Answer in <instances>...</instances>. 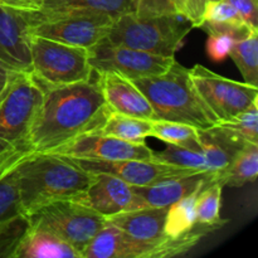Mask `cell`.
<instances>
[{
    "label": "cell",
    "instance_id": "obj_10",
    "mask_svg": "<svg viewBox=\"0 0 258 258\" xmlns=\"http://www.w3.org/2000/svg\"><path fill=\"white\" fill-rule=\"evenodd\" d=\"M113 22L115 19L106 14L68 13L30 25L29 34L64 44L91 48L107 37Z\"/></svg>",
    "mask_w": 258,
    "mask_h": 258
},
{
    "label": "cell",
    "instance_id": "obj_18",
    "mask_svg": "<svg viewBox=\"0 0 258 258\" xmlns=\"http://www.w3.org/2000/svg\"><path fill=\"white\" fill-rule=\"evenodd\" d=\"M208 180H212L208 173H196L180 178L166 179L151 185L133 186L136 198L135 209L144 207L169 208L184 197L199 190Z\"/></svg>",
    "mask_w": 258,
    "mask_h": 258
},
{
    "label": "cell",
    "instance_id": "obj_4",
    "mask_svg": "<svg viewBox=\"0 0 258 258\" xmlns=\"http://www.w3.org/2000/svg\"><path fill=\"white\" fill-rule=\"evenodd\" d=\"M133 83L150 102L154 120L188 123L198 130L218 123V118L199 96L189 70L176 60L161 75L138 78Z\"/></svg>",
    "mask_w": 258,
    "mask_h": 258
},
{
    "label": "cell",
    "instance_id": "obj_12",
    "mask_svg": "<svg viewBox=\"0 0 258 258\" xmlns=\"http://www.w3.org/2000/svg\"><path fill=\"white\" fill-rule=\"evenodd\" d=\"M49 154L75 159H95V160H151L154 150L148 144H133L112 136L103 135L101 131L85 134L66 144Z\"/></svg>",
    "mask_w": 258,
    "mask_h": 258
},
{
    "label": "cell",
    "instance_id": "obj_37",
    "mask_svg": "<svg viewBox=\"0 0 258 258\" xmlns=\"http://www.w3.org/2000/svg\"><path fill=\"white\" fill-rule=\"evenodd\" d=\"M43 2L44 0H0V5L13 8V9L37 12L42 8Z\"/></svg>",
    "mask_w": 258,
    "mask_h": 258
},
{
    "label": "cell",
    "instance_id": "obj_23",
    "mask_svg": "<svg viewBox=\"0 0 258 258\" xmlns=\"http://www.w3.org/2000/svg\"><path fill=\"white\" fill-rule=\"evenodd\" d=\"M258 175V144L248 143L246 148L233 159L226 170L219 175L218 181L223 186H239L252 183Z\"/></svg>",
    "mask_w": 258,
    "mask_h": 258
},
{
    "label": "cell",
    "instance_id": "obj_15",
    "mask_svg": "<svg viewBox=\"0 0 258 258\" xmlns=\"http://www.w3.org/2000/svg\"><path fill=\"white\" fill-rule=\"evenodd\" d=\"M198 136L212 180H218L219 175L249 143L238 133L219 122L212 127L199 128Z\"/></svg>",
    "mask_w": 258,
    "mask_h": 258
},
{
    "label": "cell",
    "instance_id": "obj_16",
    "mask_svg": "<svg viewBox=\"0 0 258 258\" xmlns=\"http://www.w3.org/2000/svg\"><path fill=\"white\" fill-rule=\"evenodd\" d=\"M160 244L139 241L106 222L83 249L82 258H158Z\"/></svg>",
    "mask_w": 258,
    "mask_h": 258
},
{
    "label": "cell",
    "instance_id": "obj_22",
    "mask_svg": "<svg viewBox=\"0 0 258 258\" xmlns=\"http://www.w3.org/2000/svg\"><path fill=\"white\" fill-rule=\"evenodd\" d=\"M151 125L153 120L134 117L111 111L101 133L127 143L144 144L146 138L150 136Z\"/></svg>",
    "mask_w": 258,
    "mask_h": 258
},
{
    "label": "cell",
    "instance_id": "obj_32",
    "mask_svg": "<svg viewBox=\"0 0 258 258\" xmlns=\"http://www.w3.org/2000/svg\"><path fill=\"white\" fill-rule=\"evenodd\" d=\"M203 22L239 23L243 20L227 0H219V2H209L207 4Z\"/></svg>",
    "mask_w": 258,
    "mask_h": 258
},
{
    "label": "cell",
    "instance_id": "obj_1",
    "mask_svg": "<svg viewBox=\"0 0 258 258\" xmlns=\"http://www.w3.org/2000/svg\"><path fill=\"white\" fill-rule=\"evenodd\" d=\"M110 113L97 77L48 88L30 133L29 155L49 154L85 134L101 131Z\"/></svg>",
    "mask_w": 258,
    "mask_h": 258
},
{
    "label": "cell",
    "instance_id": "obj_21",
    "mask_svg": "<svg viewBox=\"0 0 258 258\" xmlns=\"http://www.w3.org/2000/svg\"><path fill=\"white\" fill-rule=\"evenodd\" d=\"M14 258H82L80 252L55 234L30 228L18 247Z\"/></svg>",
    "mask_w": 258,
    "mask_h": 258
},
{
    "label": "cell",
    "instance_id": "obj_3",
    "mask_svg": "<svg viewBox=\"0 0 258 258\" xmlns=\"http://www.w3.org/2000/svg\"><path fill=\"white\" fill-rule=\"evenodd\" d=\"M44 97L32 73L13 76L0 101V178L29 155V139Z\"/></svg>",
    "mask_w": 258,
    "mask_h": 258
},
{
    "label": "cell",
    "instance_id": "obj_11",
    "mask_svg": "<svg viewBox=\"0 0 258 258\" xmlns=\"http://www.w3.org/2000/svg\"><path fill=\"white\" fill-rule=\"evenodd\" d=\"M76 165L88 173H105L121 179L131 186H146L171 178L191 175L199 171L174 166L170 164L156 163L153 160H95V159L70 158Z\"/></svg>",
    "mask_w": 258,
    "mask_h": 258
},
{
    "label": "cell",
    "instance_id": "obj_9",
    "mask_svg": "<svg viewBox=\"0 0 258 258\" xmlns=\"http://www.w3.org/2000/svg\"><path fill=\"white\" fill-rule=\"evenodd\" d=\"M174 60V57L111 44L105 39L88 48V62L96 73L115 72L131 81L161 75Z\"/></svg>",
    "mask_w": 258,
    "mask_h": 258
},
{
    "label": "cell",
    "instance_id": "obj_40",
    "mask_svg": "<svg viewBox=\"0 0 258 258\" xmlns=\"http://www.w3.org/2000/svg\"><path fill=\"white\" fill-rule=\"evenodd\" d=\"M8 88V87H7ZM5 91H7V90H5ZM5 93V92H4ZM4 93H3V96H4ZM3 96H2V97H0V101H2V98H3Z\"/></svg>",
    "mask_w": 258,
    "mask_h": 258
},
{
    "label": "cell",
    "instance_id": "obj_14",
    "mask_svg": "<svg viewBox=\"0 0 258 258\" xmlns=\"http://www.w3.org/2000/svg\"><path fill=\"white\" fill-rule=\"evenodd\" d=\"M81 202L105 218L136 208L133 186L105 173H91L90 184Z\"/></svg>",
    "mask_w": 258,
    "mask_h": 258
},
{
    "label": "cell",
    "instance_id": "obj_30",
    "mask_svg": "<svg viewBox=\"0 0 258 258\" xmlns=\"http://www.w3.org/2000/svg\"><path fill=\"white\" fill-rule=\"evenodd\" d=\"M30 229L25 214L15 217L0 228V258H14L18 247Z\"/></svg>",
    "mask_w": 258,
    "mask_h": 258
},
{
    "label": "cell",
    "instance_id": "obj_24",
    "mask_svg": "<svg viewBox=\"0 0 258 258\" xmlns=\"http://www.w3.org/2000/svg\"><path fill=\"white\" fill-rule=\"evenodd\" d=\"M222 190L223 184L218 180H208L202 186L196 199L197 223L219 229L228 222L221 217Z\"/></svg>",
    "mask_w": 258,
    "mask_h": 258
},
{
    "label": "cell",
    "instance_id": "obj_5",
    "mask_svg": "<svg viewBox=\"0 0 258 258\" xmlns=\"http://www.w3.org/2000/svg\"><path fill=\"white\" fill-rule=\"evenodd\" d=\"M191 28V23L179 13L155 17L128 13L115 19L105 40L115 45L174 57L176 50L183 47Z\"/></svg>",
    "mask_w": 258,
    "mask_h": 258
},
{
    "label": "cell",
    "instance_id": "obj_13",
    "mask_svg": "<svg viewBox=\"0 0 258 258\" xmlns=\"http://www.w3.org/2000/svg\"><path fill=\"white\" fill-rule=\"evenodd\" d=\"M0 62L14 72L32 73L29 23L25 10L0 5Z\"/></svg>",
    "mask_w": 258,
    "mask_h": 258
},
{
    "label": "cell",
    "instance_id": "obj_33",
    "mask_svg": "<svg viewBox=\"0 0 258 258\" xmlns=\"http://www.w3.org/2000/svg\"><path fill=\"white\" fill-rule=\"evenodd\" d=\"M236 38L228 34H211L207 42V53L213 62L219 63L226 60L229 57Z\"/></svg>",
    "mask_w": 258,
    "mask_h": 258
},
{
    "label": "cell",
    "instance_id": "obj_39",
    "mask_svg": "<svg viewBox=\"0 0 258 258\" xmlns=\"http://www.w3.org/2000/svg\"><path fill=\"white\" fill-rule=\"evenodd\" d=\"M209 2H219V0H208V3Z\"/></svg>",
    "mask_w": 258,
    "mask_h": 258
},
{
    "label": "cell",
    "instance_id": "obj_34",
    "mask_svg": "<svg viewBox=\"0 0 258 258\" xmlns=\"http://www.w3.org/2000/svg\"><path fill=\"white\" fill-rule=\"evenodd\" d=\"M179 14L184 15L193 28H199L203 23L208 0H171Z\"/></svg>",
    "mask_w": 258,
    "mask_h": 258
},
{
    "label": "cell",
    "instance_id": "obj_38",
    "mask_svg": "<svg viewBox=\"0 0 258 258\" xmlns=\"http://www.w3.org/2000/svg\"><path fill=\"white\" fill-rule=\"evenodd\" d=\"M15 73L18 72L9 70L4 63L0 62V97H2L3 93L5 92V90H7V87L9 86L10 81H12L13 76H14Z\"/></svg>",
    "mask_w": 258,
    "mask_h": 258
},
{
    "label": "cell",
    "instance_id": "obj_7",
    "mask_svg": "<svg viewBox=\"0 0 258 258\" xmlns=\"http://www.w3.org/2000/svg\"><path fill=\"white\" fill-rule=\"evenodd\" d=\"M30 228L43 229L75 247L82 256L93 237L106 226V218L77 199L53 201L28 214Z\"/></svg>",
    "mask_w": 258,
    "mask_h": 258
},
{
    "label": "cell",
    "instance_id": "obj_2",
    "mask_svg": "<svg viewBox=\"0 0 258 258\" xmlns=\"http://www.w3.org/2000/svg\"><path fill=\"white\" fill-rule=\"evenodd\" d=\"M14 171L25 216L53 201H82L91 180V173L67 156L55 154H33L23 159Z\"/></svg>",
    "mask_w": 258,
    "mask_h": 258
},
{
    "label": "cell",
    "instance_id": "obj_19",
    "mask_svg": "<svg viewBox=\"0 0 258 258\" xmlns=\"http://www.w3.org/2000/svg\"><path fill=\"white\" fill-rule=\"evenodd\" d=\"M68 13L106 14L113 19L128 13H135L133 0H44L37 12L25 10L30 25Z\"/></svg>",
    "mask_w": 258,
    "mask_h": 258
},
{
    "label": "cell",
    "instance_id": "obj_25",
    "mask_svg": "<svg viewBox=\"0 0 258 258\" xmlns=\"http://www.w3.org/2000/svg\"><path fill=\"white\" fill-rule=\"evenodd\" d=\"M151 138H156L170 145L201 151L198 128L188 123L174 122V121L153 120L150 131ZM202 153V151H201Z\"/></svg>",
    "mask_w": 258,
    "mask_h": 258
},
{
    "label": "cell",
    "instance_id": "obj_28",
    "mask_svg": "<svg viewBox=\"0 0 258 258\" xmlns=\"http://www.w3.org/2000/svg\"><path fill=\"white\" fill-rule=\"evenodd\" d=\"M151 160L156 163L170 164L174 166L191 169L199 173H208L206 159L201 151L190 150V149L180 148V146L170 145V144H168L164 150L154 151Z\"/></svg>",
    "mask_w": 258,
    "mask_h": 258
},
{
    "label": "cell",
    "instance_id": "obj_20",
    "mask_svg": "<svg viewBox=\"0 0 258 258\" xmlns=\"http://www.w3.org/2000/svg\"><path fill=\"white\" fill-rule=\"evenodd\" d=\"M168 208L144 207L106 218V222L117 227L126 234L139 241L158 244L165 239L164 224H165Z\"/></svg>",
    "mask_w": 258,
    "mask_h": 258
},
{
    "label": "cell",
    "instance_id": "obj_8",
    "mask_svg": "<svg viewBox=\"0 0 258 258\" xmlns=\"http://www.w3.org/2000/svg\"><path fill=\"white\" fill-rule=\"evenodd\" d=\"M199 96L218 122L231 120L237 113L258 101V87L223 77L202 64L189 70Z\"/></svg>",
    "mask_w": 258,
    "mask_h": 258
},
{
    "label": "cell",
    "instance_id": "obj_36",
    "mask_svg": "<svg viewBox=\"0 0 258 258\" xmlns=\"http://www.w3.org/2000/svg\"><path fill=\"white\" fill-rule=\"evenodd\" d=\"M251 29L258 30V0H227Z\"/></svg>",
    "mask_w": 258,
    "mask_h": 258
},
{
    "label": "cell",
    "instance_id": "obj_31",
    "mask_svg": "<svg viewBox=\"0 0 258 258\" xmlns=\"http://www.w3.org/2000/svg\"><path fill=\"white\" fill-rule=\"evenodd\" d=\"M219 123L238 133L249 143L258 144V101L237 113L231 120Z\"/></svg>",
    "mask_w": 258,
    "mask_h": 258
},
{
    "label": "cell",
    "instance_id": "obj_26",
    "mask_svg": "<svg viewBox=\"0 0 258 258\" xmlns=\"http://www.w3.org/2000/svg\"><path fill=\"white\" fill-rule=\"evenodd\" d=\"M199 190L193 191L169 207L166 212L165 224H164L165 237L175 238V237L183 236L193 228L194 224L197 223L196 199Z\"/></svg>",
    "mask_w": 258,
    "mask_h": 258
},
{
    "label": "cell",
    "instance_id": "obj_6",
    "mask_svg": "<svg viewBox=\"0 0 258 258\" xmlns=\"http://www.w3.org/2000/svg\"><path fill=\"white\" fill-rule=\"evenodd\" d=\"M30 50L32 76L44 91L83 82L93 75L88 48L30 35Z\"/></svg>",
    "mask_w": 258,
    "mask_h": 258
},
{
    "label": "cell",
    "instance_id": "obj_17",
    "mask_svg": "<svg viewBox=\"0 0 258 258\" xmlns=\"http://www.w3.org/2000/svg\"><path fill=\"white\" fill-rule=\"evenodd\" d=\"M96 75L103 97L111 111L134 117L154 120V111L150 102L134 85L133 81L115 72Z\"/></svg>",
    "mask_w": 258,
    "mask_h": 258
},
{
    "label": "cell",
    "instance_id": "obj_35",
    "mask_svg": "<svg viewBox=\"0 0 258 258\" xmlns=\"http://www.w3.org/2000/svg\"><path fill=\"white\" fill-rule=\"evenodd\" d=\"M135 14L140 17L171 14L176 12L171 0H133Z\"/></svg>",
    "mask_w": 258,
    "mask_h": 258
},
{
    "label": "cell",
    "instance_id": "obj_27",
    "mask_svg": "<svg viewBox=\"0 0 258 258\" xmlns=\"http://www.w3.org/2000/svg\"><path fill=\"white\" fill-rule=\"evenodd\" d=\"M229 57L238 67L244 82L258 87V32L237 40Z\"/></svg>",
    "mask_w": 258,
    "mask_h": 258
},
{
    "label": "cell",
    "instance_id": "obj_29",
    "mask_svg": "<svg viewBox=\"0 0 258 258\" xmlns=\"http://www.w3.org/2000/svg\"><path fill=\"white\" fill-rule=\"evenodd\" d=\"M20 214L24 213L20 206L17 174L13 169L0 178V228Z\"/></svg>",
    "mask_w": 258,
    "mask_h": 258
}]
</instances>
